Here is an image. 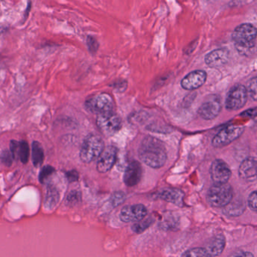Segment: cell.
I'll return each mask as SVG.
<instances>
[{
	"label": "cell",
	"mask_w": 257,
	"mask_h": 257,
	"mask_svg": "<svg viewBox=\"0 0 257 257\" xmlns=\"http://www.w3.org/2000/svg\"><path fill=\"white\" fill-rule=\"evenodd\" d=\"M139 157L146 166L152 169H159L165 164L167 151L161 141L152 136H147L139 148Z\"/></svg>",
	"instance_id": "obj_1"
},
{
	"label": "cell",
	"mask_w": 257,
	"mask_h": 257,
	"mask_svg": "<svg viewBox=\"0 0 257 257\" xmlns=\"http://www.w3.org/2000/svg\"><path fill=\"white\" fill-rule=\"evenodd\" d=\"M256 30L250 24H243L235 28L232 39L238 53L244 56L251 55L255 49Z\"/></svg>",
	"instance_id": "obj_2"
},
{
	"label": "cell",
	"mask_w": 257,
	"mask_h": 257,
	"mask_svg": "<svg viewBox=\"0 0 257 257\" xmlns=\"http://www.w3.org/2000/svg\"><path fill=\"white\" fill-rule=\"evenodd\" d=\"M104 150V142L101 136L89 135L84 139L81 150L80 159L84 163H90L98 159Z\"/></svg>",
	"instance_id": "obj_3"
},
{
	"label": "cell",
	"mask_w": 257,
	"mask_h": 257,
	"mask_svg": "<svg viewBox=\"0 0 257 257\" xmlns=\"http://www.w3.org/2000/svg\"><path fill=\"white\" fill-rule=\"evenodd\" d=\"M233 198V190L229 184H215L208 190L207 200L211 206L224 208Z\"/></svg>",
	"instance_id": "obj_4"
},
{
	"label": "cell",
	"mask_w": 257,
	"mask_h": 257,
	"mask_svg": "<svg viewBox=\"0 0 257 257\" xmlns=\"http://www.w3.org/2000/svg\"><path fill=\"white\" fill-rule=\"evenodd\" d=\"M85 108L90 112L99 115L113 111L114 102L110 95L105 93H99L86 101Z\"/></svg>",
	"instance_id": "obj_5"
},
{
	"label": "cell",
	"mask_w": 257,
	"mask_h": 257,
	"mask_svg": "<svg viewBox=\"0 0 257 257\" xmlns=\"http://www.w3.org/2000/svg\"><path fill=\"white\" fill-rule=\"evenodd\" d=\"M96 122L100 131L106 136H113L122 127V120L113 111L99 114Z\"/></svg>",
	"instance_id": "obj_6"
},
{
	"label": "cell",
	"mask_w": 257,
	"mask_h": 257,
	"mask_svg": "<svg viewBox=\"0 0 257 257\" xmlns=\"http://www.w3.org/2000/svg\"><path fill=\"white\" fill-rule=\"evenodd\" d=\"M248 93L244 85L238 84L229 90L226 99V108L229 111L241 109L247 103Z\"/></svg>",
	"instance_id": "obj_7"
},
{
	"label": "cell",
	"mask_w": 257,
	"mask_h": 257,
	"mask_svg": "<svg viewBox=\"0 0 257 257\" xmlns=\"http://www.w3.org/2000/svg\"><path fill=\"white\" fill-rule=\"evenodd\" d=\"M245 130L242 126H229L220 130L212 140L213 146L223 148L238 139Z\"/></svg>",
	"instance_id": "obj_8"
},
{
	"label": "cell",
	"mask_w": 257,
	"mask_h": 257,
	"mask_svg": "<svg viewBox=\"0 0 257 257\" xmlns=\"http://www.w3.org/2000/svg\"><path fill=\"white\" fill-rule=\"evenodd\" d=\"M210 173L211 179L215 184H226L232 176L230 168L222 160H216L213 162Z\"/></svg>",
	"instance_id": "obj_9"
},
{
	"label": "cell",
	"mask_w": 257,
	"mask_h": 257,
	"mask_svg": "<svg viewBox=\"0 0 257 257\" xmlns=\"http://www.w3.org/2000/svg\"><path fill=\"white\" fill-rule=\"evenodd\" d=\"M117 148L114 146L107 147L98 157L97 169L100 173H106L113 168L117 160Z\"/></svg>",
	"instance_id": "obj_10"
},
{
	"label": "cell",
	"mask_w": 257,
	"mask_h": 257,
	"mask_svg": "<svg viewBox=\"0 0 257 257\" xmlns=\"http://www.w3.org/2000/svg\"><path fill=\"white\" fill-rule=\"evenodd\" d=\"M147 214V209L141 204L127 205L122 208L120 212V219L125 223L138 222L143 220Z\"/></svg>",
	"instance_id": "obj_11"
},
{
	"label": "cell",
	"mask_w": 257,
	"mask_h": 257,
	"mask_svg": "<svg viewBox=\"0 0 257 257\" xmlns=\"http://www.w3.org/2000/svg\"><path fill=\"white\" fill-rule=\"evenodd\" d=\"M221 111V103L217 96L207 99L199 108L198 113L202 118L210 120L216 118Z\"/></svg>",
	"instance_id": "obj_12"
},
{
	"label": "cell",
	"mask_w": 257,
	"mask_h": 257,
	"mask_svg": "<svg viewBox=\"0 0 257 257\" xmlns=\"http://www.w3.org/2000/svg\"><path fill=\"white\" fill-rule=\"evenodd\" d=\"M142 175H143V169L140 163L137 161H132L125 168L123 178L124 183L128 187H134L140 182Z\"/></svg>",
	"instance_id": "obj_13"
},
{
	"label": "cell",
	"mask_w": 257,
	"mask_h": 257,
	"mask_svg": "<svg viewBox=\"0 0 257 257\" xmlns=\"http://www.w3.org/2000/svg\"><path fill=\"white\" fill-rule=\"evenodd\" d=\"M207 80V73L205 71L196 70L190 72L181 81L183 88L187 90H193L202 87Z\"/></svg>",
	"instance_id": "obj_14"
},
{
	"label": "cell",
	"mask_w": 257,
	"mask_h": 257,
	"mask_svg": "<svg viewBox=\"0 0 257 257\" xmlns=\"http://www.w3.org/2000/svg\"><path fill=\"white\" fill-rule=\"evenodd\" d=\"M230 54L225 48L214 50L205 57V63L210 67L219 68L225 66L229 62Z\"/></svg>",
	"instance_id": "obj_15"
},
{
	"label": "cell",
	"mask_w": 257,
	"mask_h": 257,
	"mask_svg": "<svg viewBox=\"0 0 257 257\" xmlns=\"http://www.w3.org/2000/svg\"><path fill=\"white\" fill-rule=\"evenodd\" d=\"M238 175L241 179L252 182L256 180V160L255 157L246 159L240 165Z\"/></svg>",
	"instance_id": "obj_16"
},
{
	"label": "cell",
	"mask_w": 257,
	"mask_h": 257,
	"mask_svg": "<svg viewBox=\"0 0 257 257\" xmlns=\"http://www.w3.org/2000/svg\"><path fill=\"white\" fill-rule=\"evenodd\" d=\"M226 247V239L222 235H217L206 244L204 248L205 257H216L220 256Z\"/></svg>",
	"instance_id": "obj_17"
},
{
	"label": "cell",
	"mask_w": 257,
	"mask_h": 257,
	"mask_svg": "<svg viewBox=\"0 0 257 257\" xmlns=\"http://www.w3.org/2000/svg\"><path fill=\"white\" fill-rule=\"evenodd\" d=\"M10 152L13 159L18 157L21 163L26 164L30 157V147L27 142L12 140L10 144Z\"/></svg>",
	"instance_id": "obj_18"
},
{
	"label": "cell",
	"mask_w": 257,
	"mask_h": 257,
	"mask_svg": "<svg viewBox=\"0 0 257 257\" xmlns=\"http://www.w3.org/2000/svg\"><path fill=\"white\" fill-rule=\"evenodd\" d=\"M158 196L160 199L178 206H183L184 205V193L179 189H166L162 190Z\"/></svg>",
	"instance_id": "obj_19"
},
{
	"label": "cell",
	"mask_w": 257,
	"mask_h": 257,
	"mask_svg": "<svg viewBox=\"0 0 257 257\" xmlns=\"http://www.w3.org/2000/svg\"><path fill=\"white\" fill-rule=\"evenodd\" d=\"M246 207L244 202L241 201H236V202H232L231 201L226 206L224 207L225 214L231 217H238L241 215L245 211Z\"/></svg>",
	"instance_id": "obj_20"
},
{
	"label": "cell",
	"mask_w": 257,
	"mask_h": 257,
	"mask_svg": "<svg viewBox=\"0 0 257 257\" xmlns=\"http://www.w3.org/2000/svg\"><path fill=\"white\" fill-rule=\"evenodd\" d=\"M32 161L35 167H39L44 161V151L42 145L34 142L32 145Z\"/></svg>",
	"instance_id": "obj_21"
},
{
	"label": "cell",
	"mask_w": 257,
	"mask_h": 257,
	"mask_svg": "<svg viewBox=\"0 0 257 257\" xmlns=\"http://www.w3.org/2000/svg\"><path fill=\"white\" fill-rule=\"evenodd\" d=\"M60 199V195L57 189L53 186H48L47 190L46 198H45V206L51 208L55 206Z\"/></svg>",
	"instance_id": "obj_22"
},
{
	"label": "cell",
	"mask_w": 257,
	"mask_h": 257,
	"mask_svg": "<svg viewBox=\"0 0 257 257\" xmlns=\"http://www.w3.org/2000/svg\"><path fill=\"white\" fill-rule=\"evenodd\" d=\"M152 223H153V220H150V219H147V220H143V221L139 222V223H135L132 226V230L135 233H141V232H144L146 229H148L152 224Z\"/></svg>",
	"instance_id": "obj_23"
},
{
	"label": "cell",
	"mask_w": 257,
	"mask_h": 257,
	"mask_svg": "<svg viewBox=\"0 0 257 257\" xmlns=\"http://www.w3.org/2000/svg\"><path fill=\"white\" fill-rule=\"evenodd\" d=\"M55 172V169L51 166H44L39 174V181L42 184H44L50 176L53 175Z\"/></svg>",
	"instance_id": "obj_24"
},
{
	"label": "cell",
	"mask_w": 257,
	"mask_h": 257,
	"mask_svg": "<svg viewBox=\"0 0 257 257\" xmlns=\"http://www.w3.org/2000/svg\"><path fill=\"white\" fill-rule=\"evenodd\" d=\"M125 199H126V196H125V193L121 191L116 192L111 196L110 202H111L112 205L113 207H117L120 205L121 204L125 202Z\"/></svg>",
	"instance_id": "obj_25"
},
{
	"label": "cell",
	"mask_w": 257,
	"mask_h": 257,
	"mask_svg": "<svg viewBox=\"0 0 257 257\" xmlns=\"http://www.w3.org/2000/svg\"><path fill=\"white\" fill-rule=\"evenodd\" d=\"M182 257H205L203 247H195L187 250Z\"/></svg>",
	"instance_id": "obj_26"
},
{
	"label": "cell",
	"mask_w": 257,
	"mask_h": 257,
	"mask_svg": "<svg viewBox=\"0 0 257 257\" xmlns=\"http://www.w3.org/2000/svg\"><path fill=\"white\" fill-rule=\"evenodd\" d=\"M256 82V78L254 77V78L250 80V83H249L248 88L247 89V93H248L249 96L251 97L253 101H256L257 97Z\"/></svg>",
	"instance_id": "obj_27"
},
{
	"label": "cell",
	"mask_w": 257,
	"mask_h": 257,
	"mask_svg": "<svg viewBox=\"0 0 257 257\" xmlns=\"http://www.w3.org/2000/svg\"><path fill=\"white\" fill-rule=\"evenodd\" d=\"M256 200V191H253V193H250V196H249L247 202H248L249 208H250L252 211H254V212H256L257 210Z\"/></svg>",
	"instance_id": "obj_28"
},
{
	"label": "cell",
	"mask_w": 257,
	"mask_h": 257,
	"mask_svg": "<svg viewBox=\"0 0 257 257\" xmlns=\"http://www.w3.org/2000/svg\"><path fill=\"white\" fill-rule=\"evenodd\" d=\"M1 159L3 160V163L5 164H6V166H10L12 163V160H13V157H12V154H11L10 151H4L2 154Z\"/></svg>",
	"instance_id": "obj_29"
},
{
	"label": "cell",
	"mask_w": 257,
	"mask_h": 257,
	"mask_svg": "<svg viewBox=\"0 0 257 257\" xmlns=\"http://www.w3.org/2000/svg\"><path fill=\"white\" fill-rule=\"evenodd\" d=\"M88 46H89L91 52H96L98 48V44L93 38H89L88 39Z\"/></svg>",
	"instance_id": "obj_30"
},
{
	"label": "cell",
	"mask_w": 257,
	"mask_h": 257,
	"mask_svg": "<svg viewBox=\"0 0 257 257\" xmlns=\"http://www.w3.org/2000/svg\"><path fill=\"white\" fill-rule=\"evenodd\" d=\"M66 178L69 182H74L78 180V173L75 170H71L69 172H66Z\"/></svg>",
	"instance_id": "obj_31"
},
{
	"label": "cell",
	"mask_w": 257,
	"mask_h": 257,
	"mask_svg": "<svg viewBox=\"0 0 257 257\" xmlns=\"http://www.w3.org/2000/svg\"><path fill=\"white\" fill-rule=\"evenodd\" d=\"M80 194L78 192L72 191L69 193V196H68V202L70 203H75V202L79 201Z\"/></svg>",
	"instance_id": "obj_32"
},
{
	"label": "cell",
	"mask_w": 257,
	"mask_h": 257,
	"mask_svg": "<svg viewBox=\"0 0 257 257\" xmlns=\"http://www.w3.org/2000/svg\"><path fill=\"white\" fill-rule=\"evenodd\" d=\"M229 257H254V256L250 252L237 251L231 254Z\"/></svg>",
	"instance_id": "obj_33"
}]
</instances>
